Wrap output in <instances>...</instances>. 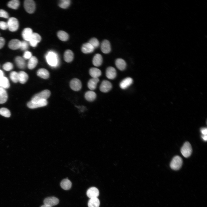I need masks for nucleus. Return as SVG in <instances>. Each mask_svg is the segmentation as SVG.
Masks as SVG:
<instances>
[{
  "instance_id": "2f4dec72",
  "label": "nucleus",
  "mask_w": 207,
  "mask_h": 207,
  "mask_svg": "<svg viewBox=\"0 0 207 207\" xmlns=\"http://www.w3.org/2000/svg\"><path fill=\"white\" fill-rule=\"evenodd\" d=\"M0 86L5 89L8 88L9 87V83L7 78L4 76L0 79Z\"/></svg>"
},
{
  "instance_id": "0eeeda50",
  "label": "nucleus",
  "mask_w": 207,
  "mask_h": 207,
  "mask_svg": "<svg viewBox=\"0 0 207 207\" xmlns=\"http://www.w3.org/2000/svg\"><path fill=\"white\" fill-rule=\"evenodd\" d=\"M45 205L52 207L57 204L59 202V200L54 197H50L46 198L44 200Z\"/></svg>"
},
{
  "instance_id": "f257e3e1",
  "label": "nucleus",
  "mask_w": 207,
  "mask_h": 207,
  "mask_svg": "<svg viewBox=\"0 0 207 207\" xmlns=\"http://www.w3.org/2000/svg\"><path fill=\"white\" fill-rule=\"evenodd\" d=\"M45 58L48 64L51 66L56 67L58 65L59 60L57 55L53 51H49L45 55Z\"/></svg>"
},
{
  "instance_id": "5701e85b",
  "label": "nucleus",
  "mask_w": 207,
  "mask_h": 207,
  "mask_svg": "<svg viewBox=\"0 0 207 207\" xmlns=\"http://www.w3.org/2000/svg\"><path fill=\"white\" fill-rule=\"evenodd\" d=\"M72 185L71 182L67 179H63L60 183L61 187L65 190L70 189Z\"/></svg>"
},
{
  "instance_id": "a18cd8bd",
  "label": "nucleus",
  "mask_w": 207,
  "mask_h": 207,
  "mask_svg": "<svg viewBox=\"0 0 207 207\" xmlns=\"http://www.w3.org/2000/svg\"><path fill=\"white\" fill-rule=\"evenodd\" d=\"M200 131L202 135H207V129L206 128H202L200 130Z\"/></svg>"
},
{
  "instance_id": "39448f33",
  "label": "nucleus",
  "mask_w": 207,
  "mask_h": 207,
  "mask_svg": "<svg viewBox=\"0 0 207 207\" xmlns=\"http://www.w3.org/2000/svg\"><path fill=\"white\" fill-rule=\"evenodd\" d=\"M181 151L183 156L185 158L189 157L192 152L191 146L189 143L185 142L182 147Z\"/></svg>"
},
{
  "instance_id": "c756f323",
  "label": "nucleus",
  "mask_w": 207,
  "mask_h": 207,
  "mask_svg": "<svg viewBox=\"0 0 207 207\" xmlns=\"http://www.w3.org/2000/svg\"><path fill=\"white\" fill-rule=\"evenodd\" d=\"M99 205L100 201L97 198H90L88 203V207H99Z\"/></svg>"
},
{
  "instance_id": "6e6552de",
  "label": "nucleus",
  "mask_w": 207,
  "mask_h": 207,
  "mask_svg": "<svg viewBox=\"0 0 207 207\" xmlns=\"http://www.w3.org/2000/svg\"><path fill=\"white\" fill-rule=\"evenodd\" d=\"M70 86L73 90L78 91L81 88V83L79 79L76 78H74L70 82Z\"/></svg>"
},
{
  "instance_id": "412c9836",
  "label": "nucleus",
  "mask_w": 207,
  "mask_h": 207,
  "mask_svg": "<svg viewBox=\"0 0 207 207\" xmlns=\"http://www.w3.org/2000/svg\"><path fill=\"white\" fill-rule=\"evenodd\" d=\"M99 80L98 78H92L91 79L88 83V88L91 90H95Z\"/></svg>"
},
{
  "instance_id": "9b49d317",
  "label": "nucleus",
  "mask_w": 207,
  "mask_h": 207,
  "mask_svg": "<svg viewBox=\"0 0 207 207\" xmlns=\"http://www.w3.org/2000/svg\"><path fill=\"white\" fill-rule=\"evenodd\" d=\"M101 51L103 53L107 54L109 53L111 50L109 41L107 40L103 41L101 43Z\"/></svg>"
},
{
  "instance_id": "dca6fc26",
  "label": "nucleus",
  "mask_w": 207,
  "mask_h": 207,
  "mask_svg": "<svg viewBox=\"0 0 207 207\" xmlns=\"http://www.w3.org/2000/svg\"><path fill=\"white\" fill-rule=\"evenodd\" d=\"M133 82V79L130 77H127L122 80L120 84L121 88L125 89L130 86Z\"/></svg>"
},
{
  "instance_id": "c85d7f7f",
  "label": "nucleus",
  "mask_w": 207,
  "mask_h": 207,
  "mask_svg": "<svg viewBox=\"0 0 207 207\" xmlns=\"http://www.w3.org/2000/svg\"><path fill=\"white\" fill-rule=\"evenodd\" d=\"M38 63V60L35 56H32L29 59L28 63V67L30 69L34 68L36 66Z\"/></svg>"
},
{
  "instance_id": "bb28decb",
  "label": "nucleus",
  "mask_w": 207,
  "mask_h": 207,
  "mask_svg": "<svg viewBox=\"0 0 207 207\" xmlns=\"http://www.w3.org/2000/svg\"><path fill=\"white\" fill-rule=\"evenodd\" d=\"M18 81L22 84L25 83L27 81L28 79V76L27 74L23 71H20L19 72Z\"/></svg>"
},
{
  "instance_id": "a211bd4d",
  "label": "nucleus",
  "mask_w": 207,
  "mask_h": 207,
  "mask_svg": "<svg viewBox=\"0 0 207 207\" xmlns=\"http://www.w3.org/2000/svg\"><path fill=\"white\" fill-rule=\"evenodd\" d=\"M95 48L89 43L84 44L81 48L82 52L85 53H90L93 52Z\"/></svg>"
},
{
  "instance_id": "7c9ffc66",
  "label": "nucleus",
  "mask_w": 207,
  "mask_h": 207,
  "mask_svg": "<svg viewBox=\"0 0 207 207\" xmlns=\"http://www.w3.org/2000/svg\"><path fill=\"white\" fill-rule=\"evenodd\" d=\"M96 94L94 91H87L85 94V98L88 101H94L96 98Z\"/></svg>"
},
{
  "instance_id": "cd10ccee",
  "label": "nucleus",
  "mask_w": 207,
  "mask_h": 207,
  "mask_svg": "<svg viewBox=\"0 0 207 207\" xmlns=\"http://www.w3.org/2000/svg\"><path fill=\"white\" fill-rule=\"evenodd\" d=\"M7 97V94L6 90L4 88L0 87V103L5 102Z\"/></svg>"
},
{
  "instance_id": "de8ad7c7",
  "label": "nucleus",
  "mask_w": 207,
  "mask_h": 207,
  "mask_svg": "<svg viewBox=\"0 0 207 207\" xmlns=\"http://www.w3.org/2000/svg\"><path fill=\"white\" fill-rule=\"evenodd\" d=\"M4 76V73L3 71L0 70V79Z\"/></svg>"
},
{
  "instance_id": "49530a36",
  "label": "nucleus",
  "mask_w": 207,
  "mask_h": 207,
  "mask_svg": "<svg viewBox=\"0 0 207 207\" xmlns=\"http://www.w3.org/2000/svg\"><path fill=\"white\" fill-rule=\"evenodd\" d=\"M202 139L205 141H206L207 140V135H202Z\"/></svg>"
},
{
  "instance_id": "79ce46f5",
  "label": "nucleus",
  "mask_w": 207,
  "mask_h": 207,
  "mask_svg": "<svg viewBox=\"0 0 207 207\" xmlns=\"http://www.w3.org/2000/svg\"><path fill=\"white\" fill-rule=\"evenodd\" d=\"M32 56L31 53L28 51H26L23 54V58L24 59H30Z\"/></svg>"
},
{
  "instance_id": "ea45409f",
  "label": "nucleus",
  "mask_w": 207,
  "mask_h": 207,
  "mask_svg": "<svg viewBox=\"0 0 207 207\" xmlns=\"http://www.w3.org/2000/svg\"><path fill=\"white\" fill-rule=\"evenodd\" d=\"M28 44L27 41H21V44L20 48L22 50H26L28 49Z\"/></svg>"
},
{
  "instance_id": "c03bdc74",
  "label": "nucleus",
  "mask_w": 207,
  "mask_h": 207,
  "mask_svg": "<svg viewBox=\"0 0 207 207\" xmlns=\"http://www.w3.org/2000/svg\"><path fill=\"white\" fill-rule=\"evenodd\" d=\"M5 43L4 39L2 37H0V49L4 46Z\"/></svg>"
},
{
  "instance_id": "7ed1b4c3",
  "label": "nucleus",
  "mask_w": 207,
  "mask_h": 207,
  "mask_svg": "<svg viewBox=\"0 0 207 207\" xmlns=\"http://www.w3.org/2000/svg\"><path fill=\"white\" fill-rule=\"evenodd\" d=\"M182 163L183 160L181 158L177 156L173 158L170 162V166L172 169L177 170L181 167Z\"/></svg>"
},
{
  "instance_id": "6ab92c4d",
  "label": "nucleus",
  "mask_w": 207,
  "mask_h": 207,
  "mask_svg": "<svg viewBox=\"0 0 207 207\" xmlns=\"http://www.w3.org/2000/svg\"><path fill=\"white\" fill-rule=\"evenodd\" d=\"M115 64L117 68L119 70H124L126 67V63L125 61L121 58H118L115 61Z\"/></svg>"
},
{
  "instance_id": "09e8293b",
  "label": "nucleus",
  "mask_w": 207,
  "mask_h": 207,
  "mask_svg": "<svg viewBox=\"0 0 207 207\" xmlns=\"http://www.w3.org/2000/svg\"><path fill=\"white\" fill-rule=\"evenodd\" d=\"M41 207H52L51 206H47L45 205H43Z\"/></svg>"
},
{
  "instance_id": "473e14b6",
  "label": "nucleus",
  "mask_w": 207,
  "mask_h": 207,
  "mask_svg": "<svg viewBox=\"0 0 207 207\" xmlns=\"http://www.w3.org/2000/svg\"><path fill=\"white\" fill-rule=\"evenodd\" d=\"M57 36L60 40L63 41H67L69 37L68 34L62 30L58 32Z\"/></svg>"
},
{
  "instance_id": "ddd939ff",
  "label": "nucleus",
  "mask_w": 207,
  "mask_h": 207,
  "mask_svg": "<svg viewBox=\"0 0 207 207\" xmlns=\"http://www.w3.org/2000/svg\"><path fill=\"white\" fill-rule=\"evenodd\" d=\"M99 194V192L98 189L95 187L89 188L87 192V196L90 198H97Z\"/></svg>"
},
{
  "instance_id": "58836bf2",
  "label": "nucleus",
  "mask_w": 207,
  "mask_h": 207,
  "mask_svg": "<svg viewBox=\"0 0 207 207\" xmlns=\"http://www.w3.org/2000/svg\"><path fill=\"white\" fill-rule=\"evenodd\" d=\"M13 64L10 62L6 63L3 66V69L7 71L11 70L13 69Z\"/></svg>"
},
{
  "instance_id": "a878e982",
  "label": "nucleus",
  "mask_w": 207,
  "mask_h": 207,
  "mask_svg": "<svg viewBox=\"0 0 207 207\" xmlns=\"http://www.w3.org/2000/svg\"><path fill=\"white\" fill-rule=\"evenodd\" d=\"M74 58V54L72 51L70 50H66L64 53V59L67 62H70L72 61Z\"/></svg>"
},
{
  "instance_id": "e433bc0d",
  "label": "nucleus",
  "mask_w": 207,
  "mask_h": 207,
  "mask_svg": "<svg viewBox=\"0 0 207 207\" xmlns=\"http://www.w3.org/2000/svg\"><path fill=\"white\" fill-rule=\"evenodd\" d=\"M70 0H62L60 1L59 5L60 7L65 9L68 7L70 5Z\"/></svg>"
},
{
  "instance_id": "4468645a",
  "label": "nucleus",
  "mask_w": 207,
  "mask_h": 207,
  "mask_svg": "<svg viewBox=\"0 0 207 207\" xmlns=\"http://www.w3.org/2000/svg\"><path fill=\"white\" fill-rule=\"evenodd\" d=\"M106 75L109 79H114L116 76V69L112 67H108L106 70Z\"/></svg>"
},
{
  "instance_id": "4c0bfd02",
  "label": "nucleus",
  "mask_w": 207,
  "mask_h": 207,
  "mask_svg": "<svg viewBox=\"0 0 207 207\" xmlns=\"http://www.w3.org/2000/svg\"><path fill=\"white\" fill-rule=\"evenodd\" d=\"M89 43L91 44L94 48L98 47L99 45V41L97 39L95 38H91L89 41Z\"/></svg>"
},
{
  "instance_id": "f8f14e48",
  "label": "nucleus",
  "mask_w": 207,
  "mask_h": 207,
  "mask_svg": "<svg viewBox=\"0 0 207 207\" xmlns=\"http://www.w3.org/2000/svg\"><path fill=\"white\" fill-rule=\"evenodd\" d=\"M47 104V100H43L36 103H32L30 101L27 103V106L30 108L34 109L45 106Z\"/></svg>"
},
{
  "instance_id": "393cba45",
  "label": "nucleus",
  "mask_w": 207,
  "mask_h": 207,
  "mask_svg": "<svg viewBox=\"0 0 207 207\" xmlns=\"http://www.w3.org/2000/svg\"><path fill=\"white\" fill-rule=\"evenodd\" d=\"M37 74L38 76L44 79L48 78L49 75L48 71L44 68L39 69L37 71Z\"/></svg>"
},
{
  "instance_id": "9d476101",
  "label": "nucleus",
  "mask_w": 207,
  "mask_h": 207,
  "mask_svg": "<svg viewBox=\"0 0 207 207\" xmlns=\"http://www.w3.org/2000/svg\"><path fill=\"white\" fill-rule=\"evenodd\" d=\"M111 83L107 80H103L101 84L99 89L100 91L106 93L108 92L112 88Z\"/></svg>"
},
{
  "instance_id": "c9c22d12",
  "label": "nucleus",
  "mask_w": 207,
  "mask_h": 207,
  "mask_svg": "<svg viewBox=\"0 0 207 207\" xmlns=\"http://www.w3.org/2000/svg\"><path fill=\"white\" fill-rule=\"evenodd\" d=\"M10 78L12 80L14 83L18 81V74L16 71L12 72L10 74Z\"/></svg>"
},
{
  "instance_id": "2eb2a0df",
  "label": "nucleus",
  "mask_w": 207,
  "mask_h": 207,
  "mask_svg": "<svg viewBox=\"0 0 207 207\" xmlns=\"http://www.w3.org/2000/svg\"><path fill=\"white\" fill-rule=\"evenodd\" d=\"M32 30L30 28H25L22 32V36L25 41H29L32 34Z\"/></svg>"
},
{
  "instance_id": "b1692460",
  "label": "nucleus",
  "mask_w": 207,
  "mask_h": 207,
  "mask_svg": "<svg viewBox=\"0 0 207 207\" xmlns=\"http://www.w3.org/2000/svg\"><path fill=\"white\" fill-rule=\"evenodd\" d=\"M89 73L92 78H98L101 75V71L96 68H92L90 69Z\"/></svg>"
},
{
  "instance_id": "37998d69",
  "label": "nucleus",
  "mask_w": 207,
  "mask_h": 207,
  "mask_svg": "<svg viewBox=\"0 0 207 207\" xmlns=\"http://www.w3.org/2000/svg\"><path fill=\"white\" fill-rule=\"evenodd\" d=\"M8 28L7 23L3 21H0V28L5 30Z\"/></svg>"
},
{
  "instance_id": "20e7f679",
  "label": "nucleus",
  "mask_w": 207,
  "mask_h": 207,
  "mask_svg": "<svg viewBox=\"0 0 207 207\" xmlns=\"http://www.w3.org/2000/svg\"><path fill=\"white\" fill-rule=\"evenodd\" d=\"M8 28L9 30L12 32L17 30L19 27V23L18 20L16 18H9L7 21Z\"/></svg>"
},
{
  "instance_id": "f03ea898",
  "label": "nucleus",
  "mask_w": 207,
  "mask_h": 207,
  "mask_svg": "<svg viewBox=\"0 0 207 207\" xmlns=\"http://www.w3.org/2000/svg\"><path fill=\"white\" fill-rule=\"evenodd\" d=\"M51 94L50 91L48 90H45L35 95L32 98L30 101L36 103L44 100H47Z\"/></svg>"
},
{
  "instance_id": "aec40b11",
  "label": "nucleus",
  "mask_w": 207,
  "mask_h": 207,
  "mask_svg": "<svg viewBox=\"0 0 207 207\" xmlns=\"http://www.w3.org/2000/svg\"><path fill=\"white\" fill-rule=\"evenodd\" d=\"M103 59L102 56L99 54H96L93 58V64L95 66H101L102 63Z\"/></svg>"
},
{
  "instance_id": "f3484780",
  "label": "nucleus",
  "mask_w": 207,
  "mask_h": 207,
  "mask_svg": "<svg viewBox=\"0 0 207 207\" xmlns=\"http://www.w3.org/2000/svg\"><path fill=\"white\" fill-rule=\"evenodd\" d=\"M21 41L18 39H14L11 40L9 43L8 46L10 49L16 50L20 48Z\"/></svg>"
},
{
  "instance_id": "1a4fd4ad",
  "label": "nucleus",
  "mask_w": 207,
  "mask_h": 207,
  "mask_svg": "<svg viewBox=\"0 0 207 207\" xmlns=\"http://www.w3.org/2000/svg\"><path fill=\"white\" fill-rule=\"evenodd\" d=\"M41 40V37L39 34L36 33H33L29 42L31 46L35 47Z\"/></svg>"
},
{
  "instance_id": "72a5a7b5",
  "label": "nucleus",
  "mask_w": 207,
  "mask_h": 207,
  "mask_svg": "<svg viewBox=\"0 0 207 207\" xmlns=\"http://www.w3.org/2000/svg\"><path fill=\"white\" fill-rule=\"evenodd\" d=\"M19 5V1L18 0L11 1L7 4V6L9 7L15 9H17Z\"/></svg>"
},
{
  "instance_id": "a19ab883",
  "label": "nucleus",
  "mask_w": 207,
  "mask_h": 207,
  "mask_svg": "<svg viewBox=\"0 0 207 207\" xmlns=\"http://www.w3.org/2000/svg\"><path fill=\"white\" fill-rule=\"evenodd\" d=\"M0 17L8 18H9V15L8 13L4 10L0 9Z\"/></svg>"
},
{
  "instance_id": "f704fd0d",
  "label": "nucleus",
  "mask_w": 207,
  "mask_h": 207,
  "mask_svg": "<svg viewBox=\"0 0 207 207\" xmlns=\"http://www.w3.org/2000/svg\"><path fill=\"white\" fill-rule=\"evenodd\" d=\"M0 114L6 117H9L11 115L9 110L7 108H4L0 109Z\"/></svg>"
},
{
  "instance_id": "423d86ee",
  "label": "nucleus",
  "mask_w": 207,
  "mask_h": 207,
  "mask_svg": "<svg viewBox=\"0 0 207 207\" xmlns=\"http://www.w3.org/2000/svg\"><path fill=\"white\" fill-rule=\"evenodd\" d=\"M24 6L26 11L29 13H33L35 9V4L32 0H26L24 3Z\"/></svg>"
},
{
  "instance_id": "4be33fe9",
  "label": "nucleus",
  "mask_w": 207,
  "mask_h": 207,
  "mask_svg": "<svg viewBox=\"0 0 207 207\" xmlns=\"http://www.w3.org/2000/svg\"><path fill=\"white\" fill-rule=\"evenodd\" d=\"M15 62L17 66L20 69H24L26 67L24 59L20 56H17L15 59Z\"/></svg>"
}]
</instances>
